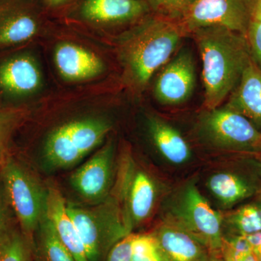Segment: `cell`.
Segmentation results:
<instances>
[{
    "instance_id": "f546056e",
    "label": "cell",
    "mask_w": 261,
    "mask_h": 261,
    "mask_svg": "<svg viewBox=\"0 0 261 261\" xmlns=\"http://www.w3.org/2000/svg\"><path fill=\"white\" fill-rule=\"evenodd\" d=\"M69 1L70 0H44L45 5L51 8H58Z\"/></svg>"
},
{
    "instance_id": "9a60e30c",
    "label": "cell",
    "mask_w": 261,
    "mask_h": 261,
    "mask_svg": "<svg viewBox=\"0 0 261 261\" xmlns=\"http://www.w3.org/2000/svg\"><path fill=\"white\" fill-rule=\"evenodd\" d=\"M152 234L168 261H211L210 250L171 219L163 222Z\"/></svg>"
},
{
    "instance_id": "6da1fadb",
    "label": "cell",
    "mask_w": 261,
    "mask_h": 261,
    "mask_svg": "<svg viewBox=\"0 0 261 261\" xmlns=\"http://www.w3.org/2000/svg\"><path fill=\"white\" fill-rule=\"evenodd\" d=\"M193 33L202 63L205 106L219 107L240 82L251 59L246 36L224 27H207Z\"/></svg>"
},
{
    "instance_id": "f1b7e54d",
    "label": "cell",
    "mask_w": 261,
    "mask_h": 261,
    "mask_svg": "<svg viewBox=\"0 0 261 261\" xmlns=\"http://www.w3.org/2000/svg\"><path fill=\"white\" fill-rule=\"evenodd\" d=\"M8 200L3 187V182L0 181V233L10 227L8 224Z\"/></svg>"
},
{
    "instance_id": "d6986e66",
    "label": "cell",
    "mask_w": 261,
    "mask_h": 261,
    "mask_svg": "<svg viewBox=\"0 0 261 261\" xmlns=\"http://www.w3.org/2000/svg\"><path fill=\"white\" fill-rule=\"evenodd\" d=\"M47 217L75 261H89L83 242L66 210V201L54 186L47 187Z\"/></svg>"
},
{
    "instance_id": "4fadbf2b",
    "label": "cell",
    "mask_w": 261,
    "mask_h": 261,
    "mask_svg": "<svg viewBox=\"0 0 261 261\" xmlns=\"http://www.w3.org/2000/svg\"><path fill=\"white\" fill-rule=\"evenodd\" d=\"M42 85L40 67L31 55H16L0 64V89L10 96L32 95L40 90Z\"/></svg>"
},
{
    "instance_id": "8992f818",
    "label": "cell",
    "mask_w": 261,
    "mask_h": 261,
    "mask_svg": "<svg viewBox=\"0 0 261 261\" xmlns=\"http://www.w3.org/2000/svg\"><path fill=\"white\" fill-rule=\"evenodd\" d=\"M205 245L212 254H221L223 218L211 207L194 184L182 192L171 219Z\"/></svg>"
},
{
    "instance_id": "277c9868",
    "label": "cell",
    "mask_w": 261,
    "mask_h": 261,
    "mask_svg": "<svg viewBox=\"0 0 261 261\" xmlns=\"http://www.w3.org/2000/svg\"><path fill=\"white\" fill-rule=\"evenodd\" d=\"M66 210L83 242L89 261H106L113 245L130 233L114 195H110L92 207L66 202Z\"/></svg>"
},
{
    "instance_id": "d4e9b609",
    "label": "cell",
    "mask_w": 261,
    "mask_h": 261,
    "mask_svg": "<svg viewBox=\"0 0 261 261\" xmlns=\"http://www.w3.org/2000/svg\"><path fill=\"white\" fill-rule=\"evenodd\" d=\"M132 261H168L152 233L135 234Z\"/></svg>"
},
{
    "instance_id": "44dd1931",
    "label": "cell",
    "mask_w": 261,
    "mask_h": 261,
    "mask_svg": "<svg viewBox=\"0 0 261 261\" xmlns=\"http://www.w3.org/2000/svg\"><path fill=\"white\" fill-rule=\"evenodd\" d=\"M32 248L35 261H75L47 214L34 234Z\"/></svg>"
},
{
    "instance_id": "d6a6232c",
    "label": "cell",
    "mask_w": 261,
    "mask_h": 261,
    "mask_svg": "<svg viewBox=\"0 0 261 261\" xmlns=\"http://www.w3.org/2000/svg\"><path fill=\"white\" fill-rule=\"evenodd\" d=\"M258 159H259V161H260V166H261V148H260V152H259V154H258Z\"/></svg>"
},
{
    "instance_id": "83f0119b",
    "label": "cell",
    "mask_w": 261,
    "mask_h": 261,
    "mask_svg": "<svg viewBox=\"0 0 261 261\" xmlns=\"http://www.w3.org/2000/svg\"><path fill=\"white\" fill-rule=\"evenodd\" d=\"M135 236V233H128L115 244L108 252L106 261H132Z\"/></svg>"
},
{
    "instance_id": "603a6c76",
    "label": "cell",
    "mask_w": 261,
    "mask_h": 261,
    "mask_svg": "<svg viewBox=\"0 0 261 261\" xmlns=\"http://www.w3.org/2000/svg\"><path fill=\"white\" fill-rule=\"evenodd\" d=\"M32 243L15 228L0 233V261H32Z\"/></svg>"
},
{
    "instance_id": "8fae6325",
    "label": "cell",
    "mask_w": 261,
    "mask_h": 261,
    "mask_svg": "<svg viewBox=\"0 0 261 261\" xmlns=\"http://www.w3.org/2000/svg\"><path fill=\"white\" fill-rule=\"evenodd\" d=\"M195 82L193 57L185 49L178 53L160 73L154 84V97L164 106H177L191 97Z\"/></svg>"
},
{
    "instance_id": "4316f807",
    "label": "cell",
    "mask_w": 261,
    "mask_h": 261,
    "mask_svg": "<svg viewBox=\"0 0 261 261\" xmlns=\"http://www.w3.org/2000/svg\"><path fill=\"white\" fill-rule=\"evenodd\" d=\"M246 37L253 57L252 59L261 69V13L255 7Z\"/></svg>"
},
{
    "instance_id": "ac0fdd59",
    "label": "cell",
    "mask_w": 261,
    "mask_h": 261,
    "mask_svg": "<svg viewBox=\"0 0 261 261\" xmlns=\"http://www.w3.org/2000/svg\"><path fill=\"white\" fill-rule=\"evenodd\" d=\"M226 107L246 117L261 130V69L252 58L231 92Z\"/></svg>"
},
{
    "instance_id": "7402d4cb",
    "label": "cell",
    "mask_w": 261,
    "mask_h": 261,
    "mask_svg": "<svg viewBox=\"0 0 261 261\" xmlns=\"http://www.w3.org/2000/svg\"><path fill=\"white\" fill-rule=\"evenodd\" d=\"M226 223L231 234L247 236L261 232V192L230 213Z\"/></svg>"
},
{
    "instance_id": "1f68e13d",
    "label": "cell",
    "mask_w": 261,
    "mask_h": 261,
    "mask_svg": "<svg viewBox=\"0 0 261 261\" xmlns=\"http://www.w3.org/2000/svg\"><path fill=\"white\" fill-rule=\"evenodd\" d=\"M255 8L261 13V0H257Z\"/></svg>"
},
{
    "instance_id": "ffe728a7",
    "label": "cell",
    "mask_w": 261,
    "mask_h": 261,
    "mask_svg": "<svg viewBox=\"0 0 261 261\" xmlns=\"http://www.w3.org/2000/svg\"><path fill=\"white\" fill-rule=\"evenodd\" d=\"M151 140L161 155L175 165L187 162L191 149L181 133L167 122L158 117H149L147 121Z\"/></svg>"
},
{
    "instance_id": "2e32d148",
    "label": "cell",
    "mask_w": 261,
    "mask_h": 261,
    "mask_svg": "<svg viewBox=\"0 0 261 261\" xmlns=\"http://www.w3.org/2000/svg\"><path fill=\"white\" fill-rule=\"evenodd\" d=\"M39 29V17L29 7L18 3L0 6V48L28 42Z\"/></svg>"
},
{
    "instance_id": "cb8c5ba5",
    "label": "cell",
    "mask_w": 261,
    "mask_h": 261,
    "mask_svg": "<svg viewBox=\"0 0 261 261\" xmlns=\"http://www.w3.org/2000/svg\"><path fill=\"white\" fill-rule=\"evenodd\" d=\"M25 116L21 109L0 111V168L9 159L8 146L12 135Z\"/></svg>"
},
{
    "instance_id": "5bb4252c",
    "label": "cell",
    "mask_w": 261,
    "mask_h": 261,
    "mask_svg": "<svg viewBox=\"0 0 261 261\" xmlns=\"http://www.w3.org/2000/svg\"><path fill=\"white\" fill-rule=\"evenodd\" d=\"M207 187L226 207L250 200L261 192V168L256 171H223L213 175Z\"/></svg>"
},
{
    "instance_id": "e0dca14e",
    "label": "cell",
    "mask_w": 261,
    "mask_h": 261,
    "mask_svg": "<svg viewBox=\"0 0 261 261\" xmlns=\"http://www.w3.org/2000/svg\"><path fill=\"white\" fill-rule=\"evenodd\" d=\"M145 0H84L82 18L96 24H118L132 21L148 13Z\"/></svg>"
},
{
    "instance_id": "30bf717a",
    "label": "cell",
    "mask_w": 261,
    "mask_h": 261,
    "mask_svg": "<svg viewBox=\"0 0 261 261\" xmlns=\"http://www.w3.org/2000/svg\"><path fill=\"white\" fill-rule=\"evenodd\" d=\"M114 163V145L108 140L85 163L72 173V188L84 200L97 204L111 195Z\"/></svg>"
},
{
    "instance_id": "9c48e42d",
    "label": "cell",
    "mask_w": 261,
    "mask_h": 261,
    "mask_svg": "<svg viewBox=\"0 0 261 261\" xmlns=\"http://www.w3.org/2000/svg\"><path fill=\"white\" fill-rule=\"evenodd\" d=\"M256 2L194 0L178 23L186 33L216 25L247 36Z\"/></svg>"
},
{
    "instance_id": "4dcf8cb0",
    "label": "cell",
    "mask_w": 261,
    "mask_h": 261,
    "mask_svg": "<svg viewBox=\"0 0 261 261\" xmlns=\"http://www.w3.org/2000/svg\"><path fill=\"white\" fill-rule=\"evenodd\" d=\"M211 261H224V260L221 257V254H212Z\"/></svg>"
},
{
    "instance_id": "5b68a950",
    "label": "cell",
    "mask_w": 261,
    "mask_h": 261,
    "mask_svg": "<svg viewBox=\"0 0 261 261\" xmlns=\"http://www.w3.org/2000/svg\"><path fill=\"white\" fill-rule=\"evenodd\" d=\"M1 180L8 204L21 231L32 243L47 212V188L21 163L9 158L0 168Z\"/></svg>"
},
{
    "instance_id": "7c38bea8",
    "label": "cell",
    "mask_w": 261,
    "mask_h": 261,
    "mask_svg": "<svg viewBox=\"0 0 261 261\" xmlns=\"http://www.w3.org/2000/svg\"><path fill=\"white\" fill-rule=\"evenodd\" d=\"M54 61L62 78L70 82L93 80L106 70L100 57L73 42L59 43L55 48Z\"/></svg>"
},
{
    "instance_id": "ba28073f",
    "label": "cell",
    "mask_w": 261,
    "mask_h": 261,
    "mask_svg": "<svg viewBox=\"0 0 261 261\" xmlns=\"http://www.w3.org/2000/svg\"><path fill=\"white\" fill-rule=\"evenodd\" d=\"M120 171L115 197L121 207L128 232L150 216L157 199V187L152 177L126 156Z\"/></svg>"
},
{
    "instance_id": "52a82bcc",
    "label": "cell",
    "mask_w": 261,
    "mask_h": 261,
    "mask_svg": "<svg viewBox=\"0 0 261 261\" xmlns=\"http://www.w3.org/2000/svg\"><path fill=\"white\" fill-rule=\"evenodd\" d=\"M204 135L221 148L250 154H258L261 130L246 117L231 108L207 110L201 118Z\"/></svg>"
},
{
    "instance_id": "3957f363",
    "label": "cell",
    "mask_w": 261,
    "mask_h": 261,
    "mask_svg": "<svg viewBox=\"0 0 261 261\" xmlns=\"http://www.w3.org/2000/svg\"><path fill=\"white\" fill-rule=\"evenodd\" d=\"M111 128V122L102 116L73 118L58 125L44 140V165L56 171L75 166L102 143Z\"/></svg>"
},
{
    "instance_id": "484cf974",
    "label": "cell",
    "mask_w": 261,
    "mask_h": 261,
    "mask_svg": "<svg viewBox=\"0 0 261 261\" xmlns=\"http://www.w3.org/2000/svg\"><path fill=\"white\" fill-rule=\"evenodd\" d=\"M156 15L179 21L194 0H145Z\"/></svg>"
},
{
    "instance_id": "7a4b0ae2",
    "label": "cell",
    "mask_w": 261,
    "mask_h": 261,
    "mask_svg": "<svg viewBox=\"0 0 261 261\" xmlns=\"http://www.w3.org/2000/svg\"><path fill=\"white\" fill-rule=\"evenodd\" d=\"M186 34L176 20L156 16L146 19L123 38L119 56L130 87L142 90L170 59Z\"/></svg>"
}]
</instances>
